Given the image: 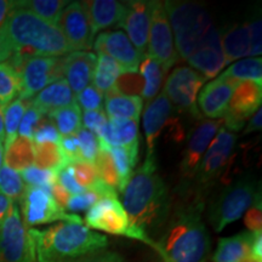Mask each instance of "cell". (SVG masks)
<instances>
[{
	"instance_id": "33",
	"label": "cell",
	"mask_w": 262,
	"mask_h": 262,
	"mask_svg": "<svg viewBox=\"0 0 262 262\" xmlns=\"http://www.w3.org/2000/svg\"><path fill=\"white\" fill-rule=\"evenodd\" d=\"M48 118L55 124L61 136L77 135L81 129V110L77 103L71 106L52 111L48 114Z\"/></svg>"
},
{
	"instance_id": "45",
	"label": "cell",
	"mask_w": 262,
	"mask_h": 262,
	"mask_svg": "<svg viewBox=\"0 0 262 262\" xmlns=\"http://www.w3.org/2000/svg\"><path fill=\"white\" fill-rule=\"evenodd\" d=\"M42 117L44 116L39 112L37 108L33 107L31 104V101H29L27 110H26L24 117H22L21 124H19L18 136H22V137H26V139L32 140L33 133H34L35 127L38 126V124L40 123Z\"/></svg>"
},
{
	"instance_id": "52",
	"label": "cell",
	"mask_w": 262,
	"mask_h": 262,
	"mask_svg": "<svg viewBox=\"0 0 262 262\" xmlns=\"http://www.w3.org/2000/svg\"><path fill=\"white\" fill-rule=\"evenodd\" d=\"M72 262H125L123 256L116 251H111L104 249V250L96 251V253L85 255V256L78 258Z\"/></svg>"
},
{
	"instance_id": "2",
	"label": "cell",
	"mask_w": 262,
	"mask_h": 262,
	"mask_svg": "<svg viewBox=\"0 0 262 262\" xmlns=\"http://www.w3.org/2000/svg\"><path fill=\"white\" fill-rule=\"evenodd\" d=\"M0 33L12 49L10 63L17 71L28 57H62L72 52L57 26L18 6L10 12Z\"/></svg>"
},
{
	"instance_id": "27",
	"label": "cell",
	"mask_w": 262,
	"mask_h": 262,
	"mask_svg": "<svg viewBox=\"0 0 262 262\" xmlns=\"http://www.w3.org/2000/svg\"><path fill=\"white\" fill-rule=\"evenodd\" d=\"M251 232L245 231L229 238L219 241L212 262H243L250 254Z\"/></svg>"
},
{
	"instance_id": "21",
	"label": "cell",
	"mask_w": 262,
	"mask_h": 262,
	"mask_svg": "<svg viewBox=\"0 0 262 262\" xmlns=\"http://www.w3.org/2000/svg\"><path fill=\"white\" fill-rule=\"evenodd\" d=\"M96 55L90 51H75L62 57V71L74 95H78L93 81Z\"/></svg>"
},
{
	"instance_id": "16",
	"label": "cell",
	"mask_w": 262,
	"mask_h": 262,
	"mask_svg": "<svg viewBox=\"0 0 262 262\" xmlns=\"http://www.w3.org/2000/svg\"><path fill=\"white\" fill-rule=\"evenodd\" d=\"M222 125V119H206L198 123L188 136L187 146L182 156L180 165L181 173L185 179H193L198 170L203 156Z\"/></svg>"
},
{
	"instance_id": "54",
	"label": "cell",
	"mask_w": 262,
	"mask_h": 262,
	"mask_svg": "<svg viewBox=\"0 0 262 262\" xmlns=\"http://www.w3.org/2000/svg\"><path fill=\"white\" fill-rule=\"evenodd\" d=\"M249 257L256 262H262V231L251 232L250 254Z\"/></svg>"
},
{
	"instance_id": "38",
	"label": "cell",
	"mask_w": 262,
	"mask_h": 262,
	"mask_svg": "<svg viewBox=\"0 0 262 262\" xmlns=\"http://www.w3.org/2000/svg\"><path fill=\"white\" fill-rule=\"evenodd\" d=\"M95 165H96L100 179L110 187L119 191V178H118L117 169L114 166L112 157H111L110 147L98 142V153Z\"/></svg>"
},
{
	"instance_id": "39",
	"label": "cell",
	"mask_w": 262,
	"mask_h": 262,
	"mask_svg": "<svg viewBox=\"0 0 262 262\" xmlns=\"http://www.w3.org/2000/svg\"><path fill=\"white\" fill-rule=\"evenodd\" d=\"M25 189V182L22 181L19 172L3 165L0 169V195L16 202L22 198Z\"/></svg>"
},
{
	"instance_id": "37",
	"label": "cell",
	"mask_w": 262,
	"mask_h": 262,
	"mask_svg": "<svg viewBox=\"0 0 262 262\" xmlns=\"http://www.w3.org/2000/svg\"><path fill=\"white\" fill-rule=\"evenodd\" d=\"M29 101H24L16 98L11 103L4 108V131H5V149L11 145L18 136V127L21 124L22 117L27 110Z\"/></svg>"
},
{
	"instance_id": "49",
	"label": "cell",
	"mask_w": 262,
	"mask_h": 262,
	"mask_svg": "<svg viewBox=\"0 0 262 262\" xmlns=\"http://www.w3.org/2000/svg\"><path fill=\"white\" fill-rule=\"evenodd\" d=\"M100 201L96 193L91 191H85L80 194L72 195L66 206V210L68 211H88L94 204Z\"/></svg>"
},
{
	"instance_id": "1",
	"label": "cell",
	"mask_w": 262,
	"mask_h": 262,
	"mask_svg": "<svg viewBox=\"0 0 262 262\" xmlns=\"http://www.w3.org/2000/svg\"><path fill=\"white\" fill-rule=\"evenodd\" d=\"M122 193V205L131 225L147 235L168 220L171 199L168 186L157 171L156 157H146Z\"/></svg>"
},
{
	"instance_id": "41",
	"label": "cell",
	"mask_w": 262,
	"mask_h": 262,
	"mask_svg": "<svg viewBox=\"0 0 262 262\" xmlns=\"http://www.w3.org/2000/svg\"><path fill=\"white\" fill-rule=\"evenodd\" d=\"M73 169L74 179L78 185L84 191H89L93 186L100 180V175L95 164H89L85 162H75L70 164Z\"/></svg>"
},
{
	"instance_id": "47",
	"label": "cell",
	"mask_w": 262,
	"mask_h": 262,
	"mask_svg": "<svg viewBox=\"0 0 262 262\" xmlns=\"http://www.w3.org/2000/svg\"><path fill=\"white\" fill-rule=\"evenodd\" d=\"M85 129L91 131L97 139H101L103 133L107 129L108 119L103 111H93V112H84L81 117Z\"/></svg>"
},
{
	"instance_id": "43",
	"label": "cell",
	"mask_w": 262,
	"mask_h": 262,
	"mask_svg": "<svg viewBox=\"0 0 262 262\" xmlns=\"http://www.w3.org/2000/svg\"><path fill=\"white\" fill-rule=\"evenodd\" d=\"M77 137L80 145L81 160L85 163L95 164L98 153L97 137L95 136L91 131L85 129V127H81V129L78 131Z\"/></svg>"
},
{
	"instance_id": "24",
	"label": "cell",
	"mask_w": 262,
	"mask_h": 262,
	"mask_svg": "<svg viewBox=\"0 0 262 262\" xmlns=\"http://www.w3.org/2000/svg\"><path fill=\"white\" fill-rule=\"evenodd\" d=\"M221 48L226 64L234 63L250 54V34L247 25H232L222 29Z\"/></svg>"
},
{
	"instance_id": "18",
	"label": "cell",
	"mask_w": 262,
	"mask_h": 262,
	"mask_svg": "<svg viewBox=\"0 0 262 262\" xmlns=\"http://www.w3.org/2000/svg\"><path fill=\"white\" fill-rule=\"evenodd\" d=\"M97 54H104L112 57L124 72L137 73L142 56L139 54L127 35L122 31L104 32L94 42Z\"/></svg>"
},
{
	"instance_id": "60",
	"label": "cell",
	"mask_w": 262,
	"mask_h": 262,
	"mask_svg": "<svg viewBox=\"0 0 262 262\" xmlns=\"http://www.w3.org/2000/svg\"><path fill=\"white\" fill-rule=\"evenodd\" d=\"M5 131H4V113H3V107H0V143L4 142Z\"/></svg>"
},
{
	"instance_id": "50",
	"label": "cell",
	"mask_w": 262,
	"mask_h": 262,
	"mask_svg": "<svg viewBox=\"0 0 262 262\" xmlns=\"http://www.w3.org/2000/svg\"><path fill=\"white\" fill-rule=\"evenodd\" d=\"M244 224L247 226L249 232L262 231V202L261 193L258 194L250 208L245 211Z\"/></svg>"
},
{
	"instance_id": "4",
	"label": "cell",
	"mask_w": 262,
	"mask_h": 262,
	"mask_svg": "<svg viewBox=\"0 0 262 262\" xmlns=\"http://www.w3.org/2000/svg\"><path fill=\"white\" fill-rule=\"evenodd\" d=\"M202 212L199 199L175 211L168 228L153 244L164 262H206L210 237Z\"/></svg>"
},
{
	"instance_id": "23",
	"label": "cell",
	"mask_w": 262,
	"mask_h": 262,
	"mask_svg": "<svg viewBox=\"0 0 262 262\" xmlns=\"http://www.w3.org/2000/svg\"><path fill=\"white\" fill-rule=\"evenodd\" d=\"M84 3L94 37L102 29L119 25L125 12V4L116 0H93Z\"/></svg>"
},
{
	"instance_id": "20",
	"label": "cell",
	"mask_w": 262,
	"mask_h": 262,
	"mask_svg": "<svg viewBox=\"0 0 262 262\" xmlns=\"http://www.w3.org/2000/svg\"><path fill=\"white\" fill-rule=\"evenodd\" d=\"M172 114V104L165 94L159 95L149 101L143 113V131L147 141V157H156V146L163 129L169 125Z\"/></svg>"
},
{
	"instance_id": "14",
	"label": "cell",
	"mask_w": 262,
	"mask_h": 262,
	"mask_svg": "<svg viewBox=\"0 0 262 262\" xmlns=\"http://www.w3.org/2000/svg\"><path fill=\"white\" fill-rule=\"evenodd\" d=\"M262 84L242 81L235 88L229 101L228 110L222 118L225 129L234 133L245 125V122L261 108Z\"/></svg>"
},
{
	"instance_id": "30",
	"label": "cell",
	"mask_w": 262,
	"mask_h": 262,
	"mask_svg": "<svg viewBox=\"0 0 262 262\" xmlns=\"http://www.w3.org/2000/svg\"><path fill=\"white\" fill-rule=\"evenodd\" d=\"M140 145L130 147H111L110 153L119 178V191L123 192L133 175V170L139 160Z\"/></svg>"
},
{
	"instance_id": "46",
	"label": "cell",
	"mask_w": 262,
	"mask_h": 262,
	"mask_svg": "<svg viewBox=\"0 0 262 262\" xmlns=\"http://www.w3.org/2000/svg\"><path fill=\"white\" fill-rule=\"evenodd\" d=\"M61 139V135L55 126V124L51 122L50 119H41L38 126L35 127L34 133H33V143H45V142H52L58 143Z\"/></svg>"
},
{
	"instance_id": "7",
	"label": "cell",
	"mask_w": 262,
	"mask_h": 262,
	"mask_svg": "<svg viewBox=\"0 0 262 262\" xmlns=\"http://www.w3.org/2000/svg\"><path fill=\"white\" fill-rule=\"evenodd\" d=\"M83 221L88 228L102 231L108 234L124 235L130 239H136L150 247L155 244V241L145 232L131 225L129 216L118 198L100 199L86 211Z\"/></svg>"
},
{
	"instance_id": "8",
	"label": "cell",
	"mask_w": 262,
	"mask_h": 262,
	"mask_svg": "<svg viewBox=\"0 0 262 262\" xmlns=\"http://www.w3.org/2000/svg\"><path fill=\"white\" fill-rule=\"evenodd\" d=\"M21 201L24 224L27 228L54 222H77L84 224L80 216L66 212L52 198L49 189L40 187H26Z\"/></svg>"
},
{
	"instance_id": "36",
	"label": "cell",
	"mask_w": 262,
	"mask_h": 262,
	"mask_svg": "<svg viewBox=\"0 0 262 262\" xmlns=\"http://www.w3.org/2000/svg\"><path fill=\"white\" fill-rule=\"evenodd\" d=\"M221 74L241 83L255 81L257 84H262V60L261 57H251L235 61Z\"/></svg>"
},
{
	"instance_id": "59",
	"label": "cell",
	"mask_w": 262,
	"mask_h": 262,
	"mask_svg": "<svg viewBox=\"0 0 262 262\" xmlns=\"http://www.w3.org/2000/svg\"><path fill=\"white\" fill-rule=\"evenodd\" d=\"M14 201L6 198L4 195H0V225L3 224V221L5 220V217L8 216L10 209H11Z\"/></svg>"
},
{
	"instance_id": "44",
	"label": "cell",
	"mask_w": 262,
	"mask_h": 262,
	"mask_svg": "<svg viewBox=\"0 0 262 262\" xmlns=\"http://www.w3.org/2000/svg\"><path fill=\"white\" fill-rule=\"evenodd\" d=\"M143 80L141 79V75L133 72H124V73L118 78L114 84L112 90L123 95H131V93H142Z\"/></svg>"
},
{
	"instance_id": "55",
	"label": "cell",
	"mask_w": 262,
	"mask_h": 262,
	"mask_svg": "<svg viewBox=\"0 0 262 262\" xmlns=\"http://www.w3.org/2000/svg\"><path fill=\"white\" fill-rule=\"evenodd\" d=\"M50 193H51L52 198L55 199V202H56L57 204L60 205L61 208L66 211V206H67V203L72 196L70 193H68L63 187H62L60 183H58V181L55 183L54 186H52L50 189Z\"/></svg>"
},
{
	"instance_id": "10",
	"label": "cell",
	"mask_w": 262,
	"mask_h": 262,
	"mask_svg": "<svg viewBox=\"0 0 262 262\" xmlns=\"http://www.w3.org/2000/svg\"><path fill=\"white\" fill-rule=\"evenodd\" d=\"M205 81V78L193 68L181 66L170 73L164 85L163 93L168 97L170 103L179 110L185 111L195 118H201L196 107V97Z\"/></svg>"
},
{
	"instance_id": "34",
	"label": "cell",
	"mask_w": 262,
	"mask_h": 262,
	"mask_svg": "<svg viewBox=\"0 0 262 262\" xmlns=\"http://www.w3.org/2000/svg\"><path fill=\"white\" fill-rule=\"evenodd\" d=\"M68 163L62 155L58 143L45 142L34 145V166L41 170L60 172Z\"/></svg>"
},
{
	"instance_id": "11",
	"label": "cell",
	"mask_w": 262,
	"mask_h": 262,
	"mask_svg": "<svg viewBox=\"0 0 262 262\" xmlns=\"http://www.w3.org/2000/svg\"><path fill=\"white\" fill-rule=\"evenodd\" d=\"M62 57L34 56L22 61L18 67L22 80L18 98L29 101L50 84L63 79Z\"/></svg>"
},
{
	"instance_id": "58",
	"label": "cell",
	"mask_w": 262,
	"mask_h": 262,
	"mask_svg": "<svg viewBox=\"0 0 262 262\" xmlns=\"http://www.w3.org/2000/svg\"><path fill=\"white\" fill-rule=\"evenodd\" d=\"M11 56H12V49L9 45V42L6 41V39L3 37L2 33H0V63L10 60Z\"/></svg>"
},
{
	"instance_id": "61",
	"label": "cell",
	"mask_w": 262,
	"mask_h": 262,
	"mask_svg": "<svg viewBox=\"0 0 262 262\" xmlns=\"http://www.w3.org/2000/svg\"><path fill=\"white\" fill-rule=\"evenodd\" d=\"M3 163H4V147H3V143H0V169H2Z\"/></svg>"
},
{
	"instance_id": "22",
	"label": "cell",
	"mask_w": 262,
	"mask_h": 262,
	"mask_svg": "<svg viewBox=\"0 0 262 262\" xmlns=\"http://www.w3.org/2000/svg\"><path fill=\"white\" fill-rule=\"evenodd\" d=\"M73 103H77L75 95L64 78L42 89L31 101L32 106L37 108L42 116H48L52 111L71 106Z\"/></svg>"
},
{
	"instance_id": "51",
	"label": "cell",
	"mask_w": 262,
	"mask_h": 262,
	"mask_svg": "<svg viewBox=\"0 0 262 262\" xmlns=\"http://www.w3.org/2000/svg\"><path fill=\"white\" fill-rule=\"evenodd\" d=\"M57 181L71 195L80 194V193L85 192L84 188H81L77 183V181H75L73 169H72L71 165L64 166V168L58 172Z\"/></svg>"
},
{
	"instance_id": "29",
	"label": "cell",
	"mask_w": 262,
	"mask_h": 262,
	"mask_svg": "<svg viewBox=\"0 0 262 262\" xmlns=\"http://www.w3.org/2000/svg\"><path fill=\"white\" fill-rule=\"evenodd\" d=\"M140 75L143 78V89H142V100L152 101L158 95L160 88L163 85L165 71L163 66L159 63L156 58L150 57L149 55H145L141 60L139 66Z\"/></svg>"
},
{
	"instance_id": "19",
	"label": "cell",
	"mask_w": 262,
	"mask_h": 262,
	"mask_svg": "<svg viewBox=\"0 0 262 262\" xmlns=\"http://www.w3.org/2000/svg\"><path fill=\"white\" fill-rule=\"evenodd\" d=\"M239 84L241 81L224 77L222 74L219 75L215 80L203 88L196 97V107H199L198 110H201L203 116L209 119H221L227 112L232 94Z\"/></svg>"
},
{
	"instance_id": "25",
	"label": "cell",
	"mask_w": 262,
	"mask_h": 262,
	"mask_svg": "<svg viewBox=\"0 0 262 262\" xmlns=\"http://www.w3.org/2000/svg\"><path fill=\"white\" fill-rule=\"evenodd\" d=\"M98 142L107 147H130L140 145L139 122L130 119L111 118L107 129Z\"/></svg>"
},
{
	"instance_id": "15",
	"label": "cell",
	"mask_w": 262,
	"mask_h": 262,
	"mask_svg": "<svg viewBox=\"0 0 262 262\" xmlns=\"http://www.w3.org/2000/svg\"><path fill=\"white\" fill-rule=\"evenodd\" d=\"M58 28L72 52L93 49L94 34L84 2L68 3L62 11Z\"/></svg>"
},
{
	"instance_id": "35",
	"label": "cell",
	"mask_w": 262,
	"mask_h": 262,
	"mask_svg": "<svg viewBox=\"0 0 262 262\" xmlns=\"http://www.w3.org/2000/svg\"><path fill=\"white\" fill-rule=\"evenodd\" d=\"M21 74L10 62L0 63V107H6L21 93Z\"/></svg>"
},
{
	"instance_id": "26",
	"label": "cell",
	"mask_w": 262,
	"mask_h": 262,
	"mask_svg": "<svg viewBox=\"0 0 262 262\" xmlns=\"http://www.w3.org/2000/svg\"><path fill=\"white\" fill-rule=\"evenodd\" d=\"M106 116L119 119H130L139 122L142 112L143 100L136 95H123L111 89L104 98Z\"/></svg>"
},
{
	"instance_id": "42",
	"label": "cell",
	"mask_w": 262,
	"mask_h": 262,
	"mask_svg": "<svg viewBox=\"0 0 262 262\" xmlns=\"http://www.w3.org/2000/svg\"><path fill=\"white\" fill-rule=\"evenodd\" d=\"M77 104L84 112L103 111V94L98 91L94 85H89L75 96Z\"/></svg>"
},
{
	"instance_id": "48",
	"label": "cell",
	"mask_w": 262,
	"mask_h": 262,
	"mask_svg": "<svg viewBox=\"0 0 262 262\" xmlns=\"http://www.w3.org/2000/svg\"><path fill=\"white\" fill-rule=\"evenodd\" d=\"M58 146H60L62 155H63L68 165L75 162H83L81 160L80 145L77 135L61 136L60 141H58Z\"/></svg>"
},
{
	"instance_id": "17",
	"label": "cell",
	"mask_w": 262,
	"mask_h": 262,
	"mask_svg": "<svg viewBox=\"0 0 262 262\" xmlns=\"http://www.w3.org/2000/svg\"><path fill=\"white\" fill-rule=\"evenodd\" d=\"M150 15L152 2L133 0L125 3V12L118 25L125 29L127 38L142 57L146 55L148 47Z\"/></svg>"
},
{
	"instance_id": "6",
	"label": "cell",
	"mask_w": 262,
	"mask_h": 262,
	"mask_svg": "<svg viewBox=\"0 0 262 262\" xmlns=\"http://www.w3.org/2000/svg\"><path fill=\"white\" fill-rule=\"evenodd\" d=\"M260 193L256 181L249 176L237 180L222 189L211 203L208 212L209 221L215 232H222L228 225L239 220Z\"/></svg>"
},
{
	"instance_id": "13",
	"label": "cell",
	"mask_w": 262,
	"mask_h": 262,
	"mask_svg": "<svg viewBox=\"0 0 262 262\" xmlns=\"http://www.w3.org/2000/svg\"><path fill=\"white\" fill-rule=\"evenodd\" d=\"M235 142L237 135L234 133L226 130L225 127H220L203 156L196 170L195 176L199 186H208L220 176L233 153Z\"/></svg>"
},
{
	"instance_id": "56",
	"label": "cell",
	"mask_w": 262,
	"mask_h": 262,
	"mask_svg": "<svg viewBox=\"0 0 262 262\" xmlns=\"http://www.w3.org/2000/svg\"><path fill=\"white\" fill-rule=\"evenodd\" d=\"M17 6V2H11V0H0V28L3 27L4 22L8 18L10 12Z\"/></svg>"
},
{
	"instance_id": "32",
	"label": "cell",
	"mask_w": 262,
	"mask_h": 262,
	"mask_svg": "<svg viewBox=\"0 0 262 262\" xmlns=\"http://www.w3.org/2000/svg\"><path fill=\"white\" fill-rule=\"evenodd\" d=\"M67 5L68 2H64V0H19L17 2L18 8L28 10L42 21L52 26H57V27L60 24L62 11Z\"/></svg>"
},
{
	"instance_id": "57",
	"label": "cell",
	"mask_w": 262,
	"mask_h": 262,
	"mask_svg": "<svg viewBox=\"0 0 262 262\" xmlns=\"http://www.w3.org/2000/svg\"><path fill=\"white\" fill-rule=\"evenodd\" d=\"M261 125H262V113L260 108V110H257L256 113L250 118V120H249L248 125L244 130V134H250L253 133V131H260Z\"/></svg>"
},
{
	"instance_id": "31",
	"label": "cell",
	"mask_w": 262,
	"mask_h": 262,
	"mask_svg": "<svg viewBox=\"0 0 262 262\" xmlns=\"http://www.w3.org/2000/svg\"><path fill=\"white\" fill-rule=\"evenodd\" d=\"M124 73L123 68L104 54H98L94 72V86L101 93H107L116 84L118 78Z\"/></svg>"
},
{
	"instance_id": "28",
	"label": "cell",
	"mask_w": 262,
	"mask_h": 262,
	"mask_svg": "<svg viewBox=\"0 0 262 262\" xmlns=\"http://www.w3.org/2000/svg\"><path fill=\"white\" fill-rule=\"evenodd\" d=\"M5 166L16 172L31 168L34 164V143L32 140L17 136L14 142L4 150Z\"/></svg>"
},
{
	"instance_id": "12",
	"label": "cell",
	"mask_w": 262,
	"mask_h": 262,
	"mask_svg": "<svg viewBox=\"0 0 262 262\" xmlns=\"http://www.w3.org/2000/svg\"><path fill=\"white\" fill-rule=\"evenodd\" d=\"M149 56L163 66L165 73L179 60L171 26L164 3L152 2V15L148 35Z\"/></svg>"
},
{
	"instance_id": "53",
	"label": "cell",
	"mask_w": 262,
	"mask_h": 262,
	"mask_svg": "<svg viewBox=\"0 0 262 262\" xmlns=\"http://www.w3.org/2000/svg\"><path fill=\"white\" fill-rule=\"evenodd\" d=\"M249 34H250V54L254 57H260L262 54V41H261V21L251 22L248 24Z\"/></svg>"
},
{
	"instance_id": "5",
	"label": "cell",
	"mask_w": 262,
	"mask_h": 262,
	"mask_svg": "<svg viewBox=\"0 0 262 262\" xmlns=\"http://www.w3.org/2000/svg\"><path fill=\"white\" fill-rule=\"evenodd\" d=\"M173 41L179 56L188 61L205 49L222 50L220 33L201 5L188 2H165Z\"/></svg>"
},
{
	"instance_id": "3",
	"label": "cell",
	"mask_w": 262,
	"mask_h": 262,
	"mask_svg": "<svg viewBox=\"0 0 262 262\" xmlns=\"http://www.w3.org/2000/svg\"><path fill=\"white\" fill-rule=\"evenodd\" d=\"M34 262H72L108 247L106 235L77 222L28 228Z\"/></svg>"
},
{
	"instance_id": "62",
	"label": "cell",
	"mask_w": 262,
	"mask_h": 262,
	"mask_svg": "<svg viewBox=\"0 0 262 262\" xmlns=\"http://www.w3.org/2000/svg\"><path fill=\"white\" fill-rule=\"evenodd\" d=\"M243 262H256V261H254V260H253V258L248 257V258H245V260H244Z\"/></svg>"
},
{
	"instance_id": "9",
	"label": "cell",
	"mask_w": 262,
	"mask_h": 262,
	"mask_svg": "<svg viewBox=\"0 0 262 262\" xmlns=\"http://www.w3.org/2000/svg\"><path fill=\"white\" fill-rule=\"evenodd\" d=\"M0 262H34L28 228L16 203L0 225Z\"/></svg>"
},
{
	"instance_id": "40",
	"label": "cell",
	"mask_w": 262,
	"mask_h": 262,
	"mask_svg": "<svg viewBox=\"0 0 262 262\" xmlns=\"http://www.w3.org/2000/svg\"><path fill=\"white\" fill-rule=\"evenodd\" d=\"M22 181L27 183L28 187H40L50 191L52 186L57 182L58 173L49 170H41L31 166V168L19 172Z\"/></svg>"
}]
</instances>
